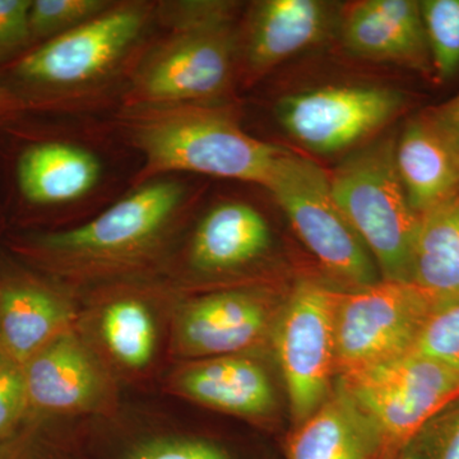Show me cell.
Listing matches in <instances>:
<instances>
[{"instance_id": "cell-21", "label": "cell", "mask_w": 459, "mask_h": 459, "mask_svg": "<svg viewBox=\"0 0 459 459\" xmlns=\"http://www.w3.org/2000/svg\"><path fill=\"white\" fill-rule=\"evenodd\" d=\"M411 282L434 300L459 296V192L420 214Z\"/></svg>"}, {"instance_id": "cell-6", "label": "cell", "mask_w": 459, "mask_h": 459, "mask_svg": "<svg viewBox=\"0 0 459 459\" xmlns=\"http://www.w3.org/2000/svg\"><path fill=\"white\" fill-rule=\"evenodd\" d=\"M264 188L338 289H360L382 280L369 250L338 207L328 172L319 165L285 151Z\"/></svg>"}, {"instance_id": "cell-19", "label": "cell", "mask_w": 459, "mask_h": 459, "mask_svg": "<svg viewBox=\"0 0 459 459\" xmlns=\"http://www.w3.org/2000/svg\"><path fill=\"white\" fill-rule=\"evenodd\" d=\"M102 162L89 148L65 141L39 142L18 156L21 195L36 205L74 204L91 195L102 179Z\"/></svg>"}, {"instance_id": "cell-3", "label": "cell", "mask_w": 459, "mask_h": 459, "mask_svg": "<svg viewBox=\"0 0 459 459\" xmlns=\"http://www.w3.org/2000/svg\"><path fill=\"white\" fill-rule=\"evenodd\" d=\"M155 22L156 3L114 2L89 22L20 57L14 78L50 107H86L122 77L126 83Z\"/></svg>"}, {"instance_id": "cell-20", "label": "cell", "mask_w": 459, "mask_h": 459, "mask_svg": "<svg viewBox=\"0 0 459 459\" xmlns=\"http://www.w3.org/2000/svg\"><path fill=\"white\" fill-rule=\"evenodd\" d=\"M287 459H380L382 443L358 404L334 386L327 401L287 437Z\"/></svg>"}, {"instance_id": "cell-9", "label": "cell", "mask_w": 459, "mask_h": 459, "mask_svg": "<svg viewBox=\"0 0 459 459\" xmlns=\"http://www.w3.org/2000/svg\"><path fill=\"white\" fill-rule=\"evenodd\" d=\"M434 299L412 282L379 280L341 290L336 307L337 377L412 351Z\"/></svg>"}, {"instance_id": "cell-4", "label": "cell", "mask_w": 459, "mask_h": 459, "mask_svg": "<svg viewBox=\"0 0 459 459\" xmlns=\"http://www.w3.org/2000/svg\"><path fill=\"white\" fill-rule=\"evenodd\" d=\"M329 181L338 207L382 279L411 282L420 216L398 177L394 142H377L353 153L329 174Z\"/></svg>"}, {"instance_id": "cell-30", "label": "cell", "mask_w": 459, "mask_h": 459, "mask_svg": "<svg viewBox=\"0 0 459 459\" xmlns=\"http://www.w3.org/2000/svg\"><path fill=\"white\" fill-rule=\"evenodd\" d=\"M32 0H0V62L31 41L29 13Z\"/></svg>"}, {"instance_id": "cell-5", "label": "cell", "mask_w": 459, "mask_h": 459, "mask_svg": "<svg viewBox=\"0 0 459 459\" xmlns=\"http://www.w3.org/2000/svg\"><path fill=\"white\" fill-rule=\"evenodd\" d=\"M238 69L234 23L168 31L133 66L122 108L220 105Z\"/></svg>"}, {"instance_id": "cell-33", "label": "cell", "mask_w": 459, "mask_h": 459, "mask_svg": "<svg viewBox=\"0 0 459 459\" xmlns=\"http://www.w3.org/2000/svg\"><path fill=\"white\" fill-rule=\"evenodd\" d=\"M395 459H416L415 452H413L412 446H407L406 449H404L403 452L401 453L400 455H398Z\"/></svg>"}, {"instance_id": "cell-25", "label": "cell", "mask_w": 459, "mask_h": 459, "mask_svg": "<svg viewBox=\"0 0 459 459\" xmlns=\"http://www.w3.org/2000/svg\"><path fill=\"white\" fill-rule=\"evenodd\" d=\"M110 0H32L29 13L32 40L42 42L72 31L107 11Z\"/></svg>"}, {"instance_id": "cell-24", "label": "cell", "mask_w": 459, "mask_h": 459, "mask_svg": "<svg viewBox=\"0 0 459 459\" xmlns=\"http://www.w3.org/2000/svg\"><path fill=\"white\" fill-rule=\"evenodd\" d=\"M411 352L459 373V296L434 300Z\"/></svg>"}, {"instance_id": "cell-23", "label": "cell", "mask_w": 459, "mask_h": 459, "mask_svg": "<svg viewBox=\"0 0 459 459\" xmlns=\"http://www.w3.org/2000/svg\"><path fill=\"white\" fill-rule=\"evenodd\" d=\"M431 65L440 80L459 69V0L420 2Z\"/></svg>"}, {"instance_id": "cell-2", "label": "cell", "mask_w": 459, "mask_h": 459, "mask_svg": "<svg viewBox=\"0 0 459 459\" xmlns=\"http://www.w3.org/2000/svg\"><path fill=\"white\" fill-rule=\"evenodd\" d=\"M193 202L175 175L141 186L90 222L38 235L32 255L60 276L99 280L142 270L161 255Z\"/></svg>"}, {"instance_id": "cell-12", "label": "cell", "mask_w": 459, "mask_h": 459, "mask_svg": "<svg viewBox=\"0 0 459 459\" xmlns=\"http://www.w3.org/2000/svg\"><path fill=\"white\" fill-rule=\"evenodd\" d=\"M331 13L316 0H263L247 14L246 31L238 38V69L255 81L316 44L327 32Z\"/></svg>"}, {"instance_id": "cell-15", "label": "cell", "mask_w": 459, "mask_h": 459, "mask_svg": "<svg viewBox=\"0 0 459 459\" xmlns=\"http://www.w3.org/2000/svg\"><path fill=\"white\" fill-rule=\"evenodd\" d=\"M394 162L419 216L459 192V146L430 111L406 124L394 144Z\"/></svg>"}, {"instance_id": "cell-11", "label": "cell", "mask_w": 459, "mask_h": 459, "mask_svg": "<svg viewBox=\"0 0 459 459\" xmlns=\"http://www.w3.org/2000/svg\"><path fill=\"white\" fill-rule=\"evenodd\" d=\"M281 307L255 290H223L193 299L178 314L175 347L188 358L240 355L272 336Z\"/></svg>"}, {"instance_id": "cell-26", "label": "cell", "mask_w": 459, "mask_h": 459, "mask_svg": "<svg viewBox=\"0 0 459 459\" xmlns=\"http://www.w3.org/2000/svg\"><path fill=\"white\" fill-rule=\"evenodd\" d=\"M114 459H237L223 444L193 435L164 434L126 444Z\"/></svg>"}, {"instance_id": "cell-14", "label": "cell", "mask_w": 459, "mask_h": 459, "mask_svg": "<svg viewBox=\"0 0 459 459\" xmlns=\"http://www.w3.org/2000/svg\"><path fill=\"white\" fill-rule=\"evenodd\" d=\"M347 49L368 59L427 71L433 68L415 0H365L356 3L342 29Z\"/></svg>"}, {"instance_id": "cell-16", "label": "cell", "mask_w": 459, "mask_h": 459, "mask_svg": "<svg viewBox=\"0 0 459 459\" xmlns=\"http://www.w3.org/2000/svg\"><path fill=\"white\" fill-rule=\"evenodd\" d=\"M174 386L202 406L264 420L276 410V394L267 371L243 355L204 359L177 374Z\"/></svg>"}, {"instance_id": "cell-17", "label": "cell", "mask_w": 459, "mask_h": 459, "mask_svg": "<svg viewBox=\"0 0 459 459\" xmlns=\"http://www.w3.org/2000/svg\"><path fill=\"white\" fill-rule=\"evenodd\" d=\"M71 305L53 287L30 276L0 282V350L25 365L71 331Z\"/></svg>"}, {"instance_id": "cell-13", "label": "cell", "mask_w": 459, "mask_h": 459, "mask_svg": "<svg viewBox=\"0 0 459 459\" xmlns=\"http://www.w3.org/2000/svg\"><path fill=\"white\" fill-rule=\"evenodd\" d=\"M30 406L53 412L98 407L108 394L107 376L71 331L60 334L23 365Z\"/></svg>"}, {"instance_id": "cell-32", "label": "cell", "mask_w": 459, "mask_h": 459, "mask_svg": "<svg viewBox=\"0 0 459 459\" xmlns=\"http://www.w3.org/2000/svg\"><path fill=\"white\" fill-rule=\"evenodd\" d=\"M26 108H29V105L21 98L20 93L0 83V122L14 117Z\"/></svg>"}, {"instance_id": "cell-27", "label": "cell", "mask_w": 459, "mask_h": 459, "mask_svg": "<svg viewBox=\"0 0 459 459\" xmlns=\"http://www.w3.org/2000/svg\"><path fill=\"white\" fill-rule=\"evenodd\" d=\"M238 4L223 0H179L156 3V22L168 31L234 23Z\"/></svg>"}, {"instance_id": "cell-28", "label": "cell", "mask_w": 459, "mask_h": 459, "mask_svg": "<svg viewBox=\"0 0 459 459\" xmlns=\"http://www.w3.org/2000/svg\"><path fill=\"white\" fill-rule=\"evenodd\" d=\"M411 446L416 459H459V398L434 416Z\"/></svg>"}, {"instance_id": "cell-18", "label": "cell", "mask_w": 459, "mask_h": 459, "mask_svg": "<svg viewBox=\"0 0 459 459\" xmlns=\"http://www.w3.org/2000/svg\"><path fill=\"white\" fill-rule=\"evenodd\" d=\"M267 220L253 205L222 202L205 212L193 232L188 262L204 274L228 273L261 259L271 247Z\"/></svg>"}, {"instance_id": "cell-22", "label": "cell", "mask_w": 459, "mask_h": 459, "mask_svg": "<svg viewBox=\"0 0 459 459\" xmlns=\"http://www.w3.org/2000/svg\"><path fill=\"white\" fill-rule=\"evenodd\" d=\"M101 331L108 350L133 369L146 367L156 346V329L146 305L137 299L115 300L105 307Z\"/></svg>"}, {"instance_id": "cell-8", "label": "cell", "mask_w": 459, "mask_h": 459, "mask_svg": "<svg viewBox=\"0 0 459 459\" xmlns=\"http://www.w3.org/2000/svg\"><path fill=\"white\" fill-rule=\"evenodd\" d=\"M338 292L337 286L319 280L299 281L272 332L294 427L310 418L336 386Z\"/></svg>"}, {"instance_id": "cell-10", "label": "cell", "mask_w": 459, "mask_h": 459, "mask_svg": "<svg viewBox=\"0 0 459 459\" xmlns=\"http://www.w3.org/2000/svg\"><path fill=\"white\" fill-rule=\"evenodd\" d=\"M403 96L377 86H333L286 96L277 119L295 141L322 155L358 144L388 123Z\"/></svg>"}, {"instance_id": "cell-29", "label": "cell", "mask_w": 459, "mask_h": 459, "mask_svg": "<svg viewBox=\"0 0 459 459\" xmlns=\"http://www.w3.org/2000/svg\"><path fill=\"white\" fill-rule=\"evenodd\" d=\"M29 406L25 368L0 350V439L14 428Z\"/></svg>"}, {"instance_id": "cell-1", "label": "cell", "mask_w": 459, "mask_h": 459, "mask_svg": "<svg viewBox=\"0 0 459 459\" xmlns=\"http://www.w3.org/2000/svg\"><path fill=\"white\" fill-rule=\"evenodd\" d=\"M123 137L143 157L133 186L178 172L265 186L285 152L247 134L223 105L122 108Z\"/></svg>"}, {"instance_id": "cell-7", "label": "cell", "mask_w": 459, "mask_h": 459, "mask_svg": "<svg viewBox=\"0 0 459 459\" xmlns=\"http://www.w3.org/2000/svg\"><path fill=\"white\" fill-rule=\"evenodd\" d=\"M336 385L376 428L380 459H395L421 429L459 398V373L418 353L337 377Z\"/></svg>"}, {"instance_id": "cell-31", "label": "cell", "mask_w": 459, "mask_h": 459, "mask_svg": "<svg viewBox=\"0 0 459 459\" xmlns=\"http://www.w3.org/2000/svg\"><path fill=\"white\" fill-rule=\"evenodd\" d=\"M430 113L459 146V95L443 104L442 107L431 108Z\"/></svg>"}]
</instances>
